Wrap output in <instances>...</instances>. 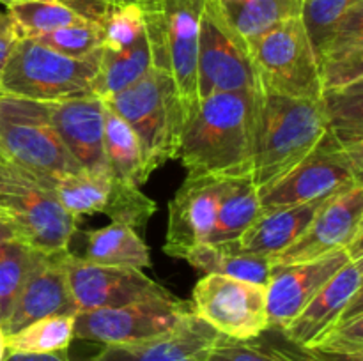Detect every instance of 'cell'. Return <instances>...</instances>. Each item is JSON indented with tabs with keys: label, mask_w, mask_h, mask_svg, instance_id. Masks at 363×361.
Returning a JSON list of instances; mask_svg holds the SVG:
<instances>
[{
	"label": "cell",
	"mask_w": 363,
	"mask_h": 361,
	"mask_svg": "<svg viewBox=\"0 0 363 361\" xmlns=\"http://www.w3.org/2000/svg\"><path fill=\"white\" fill-rule=\"evenodd\" d=\"M255 92H222L199 101L184 120L177 151L188 176L250 177Z\"/></svg>",
	"instance_id": "1"
},
{
	"label": "cell",
	"mask_w": 363,
	"mask_h": 361,
	"mask_svg": "<svg viewBox=\"0 0 363 361\" xmlns=\"http://www.w3.org/2000/svg\"><path fill=\"white\" fill-rule=\"evenodd\" d=\"M328 130L323 99H300L259 87L255 92L250 180L268 190L303 161Z\"/></svg>",
	"instance_id": "2"
},
{
	"label": "cell",
	"mask_w": 363,
	"mask_h": 361,
	"mask_svg": "<svg viewBox=\"0 0 363 361\" xmlns=\"http://www.w3.org/2000/svg\"><path fill=\"white\" fill-rule=\"evenodd\" d=\"M206 0H149L144 6L151 64L170 78L184 120L199 105V27Z\"/></svg>",
	"instance_id": "3"
},
{
	"label": "cell",
	"mask_w": 363,
	"mask_h": 361,
	"mask_svg": "<svg viewBox=\"0 0 363 361\" xmlns=\"http://www.w3.org/2000/svg\"><path fill=\"white\" fill-rule=\"evenodd\" d=\"M0 158L50 191L53 180L82 166L71 158L38 101L0 92Z\"/></svg>",
	"instance_id": "4"
},
{
	"label": "cell",
	"mask_w": 363,
	"mask_h": 361,
	"mask_svg": "<svg viewBox=\"0 0 363 361\" xmlns=\"http://www.w3.org/2000/svg\"><path fill=\"white\" fill-rule=\"evenodd\" d=\"M103 101L135 131L147 176L163 163L177 159L184 117L167 74L151 66L140 80Z\"/></svg>",
	"instance_id": "5"
},
{
	"label": "cell",
	"mask_w": 363,
	"mask_h": 361,
	"mask_svg": "<svg viewBox=\"0 0 363 361\" xmlns=\"http://www.w3.org/2000/svg\"><path fill=\"white\" fill-rule=\"evenodd\" d=\"M98 57L73 59L28 38H16L2 76L0 92L28 101H60L92 94Z\"/></svg>",
	"instance_id": "6"
},
{
	"label": "cell",
	"mask_w": 363,
	"mask_h": 361,
	"mask_svg": "<svg viewBox=\"0 0 363 361\" xmlns=\"http://www.w3.org/2000/svg\"><path fill=\"white\" fill-rule=\"evenodd\" d=\"M323 91L363 80V0H301Z\"/></svg>",
	"instance_id": "7"
},
{
	"label": "cell",
	"mask_w": 363,
	"mask_h": 361,
	"mask_svg": "<svg viewBox=\"0 0 363 361\" xmlns=\"http://www.w3.org/2000/svg\"><path fill=\"white\" fill-rule=\"evenodd\" d=\"M259 87L300 99H321L323 81L301 16L289 18L248 46Z\"/></svg>",
	"instance_id": "8"
},
{
	"label": "cell",
	"mask_w": 363,
	"mask_h": 361,
	"mask_svg": "<svg viewBox=\"0 0 363 361\" xmlns=\"http://www.w3.org/2000/svg\"><path fill=\"white\" fill-rule=\"evenodd\" d=\"M363 186V156H357L326 134L318 147L287 176L261 191V209L289 207L332 198Z\"/></svg>",
	"instance_id": "9"
},
{
	"label": "cell",
	"mask_w": 363,
	"mask_h": 361,
	"mask_svg": "<svg viewBox=\"0 0 363 361\" xmlns=\"http://www.w3.org/2000/svg\"><path fill=\"white\" fill-rule=\"evenodd\" d=\"M50 193L80 222L84 216L106 214L112 222L144 230L158 205L145 197L140 188L117 179L108 166L78 170L59 177Z\"/></svg>",
	"instance_id": "10"
},
{
	"label": "cell",
	"mask_w": 363,
	"mask_h": 361,
	"mask_svg": "<svg viewBox=\"0 0 363 361\" xmlns=\"http://www.w3.org/2000/svg\"><path fill=\"white\" fill-rule=\"evenodd\" d=\"M191 308L222 336L238 342L269 329L266 287L223 275H204L191 292Z\"/></svg>",
	"instance_id": "11"
},
{
	"label": "cell",
	"mask_w": 363,
	"mask_h": 361,
	"mask_svg": "<svg viewBox=\"0 0 363 361\" xmlns=\"http://www.w3.org/2000/svg\"><path fill=\"white\" fill-rule=\"evenodd\" d=\"M188 311H191L190 301L177 299L174 294L117 308L78 311L74 315V338L101 345L144 342L169 333Z\"/></svg>",
	"instance_id": "12"
},
{
	"label": "cell",
	"mask_w": 363,
	"mask_h": 361,
	"mask_svg": "<svg viewBox=\"0 0 363 361\" xmlns=\"http://www.w3.org/2000/svg\"><path fill=\"white\" fill-rule=\"evenodd\" d=\"M259 88V78L248 46L223 21L211 0L204 2L199 27V101L222 92Z\"/></svg>",
	"instance_id": "13"
},
{
	"label": "cell",
	"mask_w": 363,
	"mask_h": 361,
	"mask_svg": "<svg viewBox=\"0 0 363 361\" xmlns=\"http://www.w3.org/2000/svg\"><path fill=\"white\" fill-rule=\"evenodd\" d=\"M66 275L77 314L172 294L142 269L94 264L71 251L66 255Z\"/></svg>",
	"instance_id": "14"
},
{
	"label": "cell",
	"mask_w": 363,
	"mask_h": 361,
	"mask_svg": "<svg viewBox=\"0 0 363 361\" xmlns=\"http://www.w3.org/2000/svg\"><path fill=\"white\" fill-rule=\"evenodd\" d=\"M354 246H363V186L328 198L303 234L268 258L272 265H289Z\"/></svg>",
	"instance_id": "15"
},
{
	"label": "cell",
	"mask_w": 363,
	"mask_h": 361,
	"mask_svg": "<svg viewBox=\"0 0 363 361\" xmlns=\"http://www.w3.org/2000/svg\"><path fill=\"white\" fill-rule=\"evenodd\" d=\"M354 258H363V246L333 251L307 262L272 265L266 283V310L269 329H284L305 304Z\"/></svg>",
	"instance_id": "16"
},
{
	"label": "cell",
	"mask_w": 363,
	"mask_h": 361,
	"mask_svg": "<svg viewBox=\"0 0 363 361\" xmlns=\"http://www.w3.org/2000/svg\"><path fill=\"white\" fill-rule=\"evenodd\" d=\"M229 177L186 176L172 200L169 202L163 251L183 258L188 250L208 243L216 223L220 202Z\"/></svg>",
	"instance_id": "17"
},
{
	"label": "cell",
	"mask_w": 363,
	"mask_h": 361,
	"mask_svg": "<svg viewBox=\"0 0 363 361\" xmlns=\"http://www.w3.org/2000/svg\"><path fill=\"white\" fill-rule=\"evenodd\" d=\"M66 255L35 251L34 264L25 278L9 315L0 328L13 335L30 322L50 315H74L73 297L66 275Z\"/></svg>",
	"instance_id": "18"
},
{
	"label": "cell",
	"mask_w": 363,
	"mask_h": 361,
	"mask_svg": "<svg viewBox=\"0 0 363 361\" xmlns=\"http://www.w3.org/2000/svg\"><path fill=\"white\" fill-rule=\"evenodd\" d=\"M2 211L13 218L20 241L41 253L67 251L77 234L78 219L55 195L30 183L20 195L7 198Z\"/></svg>",
	"instance_id": "19"
},
{
	"label": "cell",
	"mask_w": 363,
	"mask_h": 361,
	"mask_svg": "<svg viewBox=\"0 0 363 361\" xmlns=\"http://www.w3.org/2000/svg\"><path fill=\"white\" fill-rule=\"evenodd\" d=\"M218 338L220 333L191 308L169 333L137 343L103 345L89 361H206Z\"/></svg>",
	"instance_id": "20"
},
{
	"label": "cell",
	"mask_w": 363,
	"mask_h": 361,
	"mask_svg": "<svg viewBox=\"0 0 363 361\" xmlns=\"http://www.w3.org/2000/svg\"><path fill=\"white\" fill-rule=\"evenodd\" d=\"M50 124L71 158L84 170L105 168L103 152V115L105 101L89 94L60 101L41 103Z\"/></svg>",
	"instance_id": "21"
},
{
	"label": "cell",
	"mask_w": 363,
	"mask_h": 361,
	"mask_svg": "<svg viewBox=\"0 0 363 361\" xmlns=\"http://www.w3.org/2000/svg\"><path fill=\"white\" fill-rule=\"evenodd\" d=\"M363 258L347 262L307 304L303 310L280 329L284 340L296 347H305L314 342L315 336L325 331L351 303L357 294L362 292Z\"/></svg>",
	"instance_id": "22"
},
{
	"label": "cell",
	"mask_w": 363,
	"mask_h": 361,
	"mask_svg": "<svg viewBox=\"0 0 363 361\" xmlns=\"http://www.w3.org/2000/svg\"><path fill=\"white\" fill-rule=\"evenodd\" d=\"M326 200L289 205V207L261 209L257 218L241 234L238 244L250 253L264 255V257L280 253L303 234L318 209Z\"/></svg>",
	"instance_id": "23"
},
{
	"label": "cell",
	"mask_w": 363,
	"mask_h": 361,
	"mask_svg": "<svg viewBox=\"0 0 363 361\" xmlns=\"http://www.w3.org/2000/svg\"><path fill=\"white\" fill-rule=\"evenodd\" d=\"M183 260L204 275H223L264 287L272 275L269 258L243 250L238 241L197 244L183 255Z\"/></svg>",
	"instance_id": "24"
},
{
	"label": "cell",
	"mask_w": 363,
	"mask_h": 361,
	"mask_svg": "<svg viewBox=\"0 0 363 361\" xmlns=\"http://www.w3.org/2000/svg\"><path fill=\"white\" fill-rule=\"evenodd\" d=\"M230 30L247 46L275 25L301 14V0H211Z\"/></svg>",
	"instance_id": "25"
},
{
	"label": "cell",
	"mask_w": 363,
	"mask_h": 361,
	"mask_svg": "<svg viewBox=\"0 0 363 361\" xmlns=\"http://www.w3.org/2000/svg\"><path fill=\"white\" fill-rule=\"evenodd\" d=\"M85 237V260L133 269H145L151 265L147 244L130 225L112 222L103 229L91 230Z\"/></svg>",
	"instance_id": "26"
},
{
	"label": "cell",
	"mask_w": 363,
	"mask_h": 361,
	"mask_svg": "<svg viewBox=\"0 0 363 361\" xmlns=\"http://www.w3.org/2000/svg\"><path fill=\"white\" fill-rule=\"evenodd\" d=\"M151 50L145 34L124 50H99L98 67L92 78V94L99 99L112 98L151 69Z\"/></svg>",
	"instance_id": "27"
},
{
	"label": "cell",
	"mask_w": 363,
	"mask_h": 361,
	"mask_svg": "<svg viewBox=\"0 0 363 361\" xmlns=\"http://www.w3.org/2000/svg\"><path fill=\"white\" fill-rule=\"evenodd\" d=\"M103 152L106 166L117 179L137 188L147 183L149 176L145 173L144 154L137 134L106 103L103 115Z\"/></svg>",
	"instance_id": "28"
},
{
	"label": "cell",
	"mask_w": 363,
	"mask_h": 361,
	"mask_svg": "<svg viewBox=\"0 0 363 361\" xmlns=\"http://www.w3.org/2000/svg\"><path fill=\"white\" fill-rule=\"evenodd\" d=\"M328 134L357 156H363V80L323 91Z\"/></svg>",
	"instance_id": "29"
},
{
	"label": "cell",
	"mask_w": 363,
	"mask_h": 361,
	"mask_svg": "<svg viewBox=\"0 0 363 361\" xmlns=\"http://www.w3.org/2000/svg\"><path fill=\"white\" fill-rule=\"evenodd\" d=\"M259 212L261 198L250 177H229L216 214L215 229L208 243L238 241Z\"/></svg>",
	"instance_id": "30"
},
{
	"label": "cell",
	"mask_w": 363,
	"mask_h": 361,
	"mask_svg": "<svg viewBox=\"0 0 363 361\" xmlns=\"http://www.w3.org/2000/svg\"><path fill=\"white\" fill-rule=\"evenodd\" d=\"M6 7L16 38L34 39L67 25L87 21L60 0H28Z\"/></svg>",
	"instance_id": "31"
},
{
	"label": "cell",
	"mask_w": 363,
	"mask_h": 361,
	"mask_svg": "<svg viewBox=\"0 0 363 361\" xmlns=\"http://www.w3.org/2000/svg\"><path fill=\"white\" fill-rule=\"evenodd\" d=\"M74 338V315H50L7 335L9 354H50L69 349Z\"/></svg>",
	"instance_id": "32"
},
{
	"label": "cell",
	"mask_w": 363,
	"mask_h": 361,
	"mask_svg": "<svg viewBox=\"0 0 363 361\" xmlns=\"http://www.w3.org/2000/svg\"><path fill=\"white\" fill-rule=\"evenodd\" d=\"M339 356H363V297L362 292L351 299L342 314L315 336L308 345Z\"/></svg>",
	"instance_id": "33"
},
{
	"label": "cell",
	"mask_w": 363,
	"mask_h": 361,
	"mask_svg": "<svg viewBox=\"0 0 363 361\" xmlns=\"http://www.w3.org/2000/svg\"><path fill=\"white\" fill-rule=\"evenodd\" d=\"M105 50H124L145 34L144 7L140 2L119 4L110 7L98 21Z\"/></svg>",
	"instance_id": "34"
},
{
	"label": "cell",
	"mask_w": 363,
	"mask_h": 361,
	"mask_svg": "<svg viewBox=\"0 0 363 361\" xmlns=\"http://www.w3.org/2000/svg\"><path fill=\"white\" fill-rule=\"evenodd\" d=\"M208 361H303L298 356L293 343L286 340V345H275L261 342L259 338L248 342L225 338L220 335L213 349L209 350Z\"/></svg>",
	"instance_id": "35"
},
{
	"label": "cell",
	"mask_w": 363,
	"mask_h": 361,
	"mask_svg": "<svg viewBox=\"0 0 363 361\" xmlns=\"http://www.w3.org/2000/svg\"><path fill=\"white\" fill-rule=\"evenodd\" d=\"M35 250L21 241L7 243L6 251L0 257V308H2V322L9 315L18 292L23 285L25 278L34 264Z\"/></svg>",
	"instance_id": "36"
},
{
	"label": "cell",
	"mask_w": 363,
	"mask_h": 361,
	"mask_svg": "<svg viewBox=\"0 0 363 361\" xmlns=\"http://www.w3.org/2000/svg\"><path fill=\"white\" fill-rule=\"evenodd\" d=\"M34 41L64 53L73 59H87L101 50L103 34L101 27L96 21H82V23L67 25L57 30L34 38Z\"/></svg>",
	"instance_id": "37"
},
{
	"label": "cell",
	"mask_w": 363,
	"mask_h": 361,
	"mask_svg": "<svg viewBox=\"0 0 363 361\" xmlns=\"http://www.w3.org/2000/svg\"><path fill=\"white\" fill-rule=\"evenodd\" d=\"M30 183H34L30 177L25 176L11 163L0 159V211H2V205L6 204L7 198L20 195Z\"/></svg>",
	"instance_id": "38"
},
{
	"label": "cell",
	"mask_w": 363,
	"mask_h": 361,
	"mask_svg": "<svg viewBox=\"0 0 363 361\" xmlns=\"http://www.w3.org/2000/svg\"><path fill=\"white\" fill-rule=\"evenodd\" d=\"M60 2L69 6L71 9H74L78 14L87 18V20L98 23V21L105 16V13L110 7L128 2H140L142 6H144L145 0H60Z\"/></svg>",
	"instance_id": "39"
},
{
	"label": "cell",
	"mask_w": 363,
	"mask_h": 361,
	"mask_svg": "<svg viewBox=\"0 0 363 361\" xmlns=\"http://www.w3.org/2000/svg\"><path fill=\"white\" fill-rule=\"evenodd\" d=\"M6 361H73L67 350L50 354H9Z\"/></svg>",
	"instance_id": "40"
},
{
	"label": "cell",
	"mask_w": 363,
	"mask_h": 361,
	"mask_svg": "<svg viewBox=\"0 0 363 361\" xmlns=\"http://www.w3.org/2000/svg\"><path fill=\"white\" fill-rule=\"evenodd\" d=\"M11 241H20V234L13 218L7 212L0 211V243H11Z\"/></svg>",
	"instance_id": "41"
},
{
	"label": "cell",
	"mask_w": 363,
	"mask_h": 361,
	"mask_svg": "<svg viewBox=\"0 0 363 361\" xmlns=\"http://www.w3.org/2000/svg\"><path fill=\"white\" fill-rule=\"evenodd\" d=\"M14 41H16V34L14 32H6V34H0V76H2L4 66H6L7 59H9V53L13 50Z\"/></svg>",
	"instance_id": "42"
},
{
	"label": "cell",
	"mask_w": 363,
	"mask_h": 361,
	"mask_svg": "<svg viewBox=\"0 0 363 361\" xmlns=\"http://www.w3.org/2000/svg\"><path fill=\"white\" fill-rule=\"evenodd\" d=\"M7 356H9V350H7V335L0 328V361H6Z\"/></svg>",
	"instance_id": "43"
},
{
	"label": "cell",
	"mask_w": 363,
	"mask_h": 361,
	"mask_svg": "<svg viewBox=\"0 0 363 361\" xmlns=\"http://www.w3.org/2000/svg\"><path fill=\"white\" fill-rule=\"evenodd\" d=\"M6 32H14L13 23H11V20L7 14L0 13V34H6Z\"/></svg>",
	"instance_id": "44"
},
{
	"label": "cell",
	"mask_w": 363,
	"mask_h": 361,
	"mask_svg": "<svg viewBox=\"0 0 363 361\" xmlns=\"http://www.w3.org/2000/svg\"><path fill=\"white\" fill-rule=\"evenodd\" d=\"M2 4H6V6H11V4H18V2H28V0H0Z\"/></svg>",
	"instance_id": "45"
},
{
	"label": "cell",
	"mask_w": 363,
	"mask_h": 361,
	"mask_svg": "<svg viewBox=\"0 0 363 361\" xmlns=\"http://www.w3.org/2000/svg\"><path fill=\"white\" fill-rule=\"evenodd\" d=\"M6 248H7V243H0V257H2V255H4Z\"/></svg>",
	"instance_id": "46"
},
{
	"label": "cell",
	"mask_w": 363,
	"mask_h": 361,
	"mask_svg": "<svg viewBox=\"0 0 363 361\" xmlns=\"http://www.w3.org/2000/svg\"><path fill=\"white\" fill-rule=\"evenodd\" d=\"M0 326H2V308H0Z\"/></svg>",
	"instance_id": "47"
},
{
	"label": "cell",
	"mask_w": 363,
	"mask_h": 361,
	"mask_svg": "<svg viewBox=\"0 0 363 361\" xmlns=\"http://www.w3.org/2000/svg\"><path fill=\"white\" fill-rule=\"evenodd\" d=\"M145 2H149V0H145Z\"/></svg>",
	"instance_id": "48"
},
{
	"label": "cell",
	"mask_w": 363,
	"mask_h": 361,
	"mask_svg": "<svg viewBox=\"0 0 363 361\" xmlns=\"http://www.w3.org/2000/svg\"><path fill=\"white\" fill-rule=\"evenodd\" d=\"M0 159H2V158H0Z\"/></svg>",
	"instance_id": "49"
},
{
	"label": "cell",
	"mask_w": 363,
	"mask_h": 361,
	"mask_svg": "<svg viewBox=\"0 0 363 361\" xmlns=\"http://www.w3.org/2000/svg\"><path fill=\"white\" fill-rule=\"evenodd\" d=\"M206 361H208V360H206Z\"/></svg>",
	"instance_id": "50"
}]
</instances>
